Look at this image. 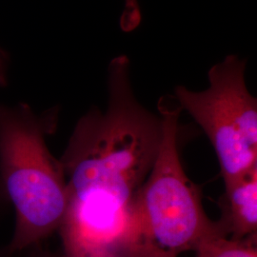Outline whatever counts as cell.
I'll return each mask as SVG.
<instances>
[{"mask_svg":"<svg viewBox=\"0 0 257 257\" xmlns=\"http://www.w3.org/2000/svg\"><path fill=\"white\" fill-rule=\"evenodd\" d=\"M107 85L106 110L92 107L78 120L59 163L68 200L92 197L133 209L156 162L163 124L137 99L127 55L111 59Z\"/></svg>","mask_w":257,"mask_h":257,"instance_id":"1","label":"cell"},{"mask_svg":"<svg viewBox=\"0 0 257 257\" xmlns=\"http://www.w3.org/2000/svg\"><path fill=\"white\" fill-rule=\"evenodd\" d=\"M157 107L163 137L156 162L134 199L128 257H177L211 236H227L220 223L208 217L198 187L184 171L178 150L183 110L174 95L162 96Z\"/></svg>","mask_w":257,"mask_h":257,"instance_id":"2","label":"cell"},{"mask_svg":"<svg viewBox=\"0 0 257 257\" xmlns=\"http://www.w3.org/2000/svg\"><path fill=\"white\" fill-rule=\"evenodd\" d=\"M55 114L38 117L27 105H0V174L16 211L10 251L29 248L59 230L68 206L64 175L45 135Z\"/></svg>","mask_w":257,"mask_h":257,"instance_id":"3","label":"cell"},{"mask_svg":"<svg viewBox=\"0 0 257 257\" xmlns=\"http://www.w3.org/2000/svg\"><path fill=\"white\" fill-rule=\"evenodd\" d=\"M246 66L237 55H227L210 69L206 90L175 89V100L211 141L224 184L257 166V100L246 84Z\"/></svg>","mask_w":257,"mask_h":257,"instance_id":"4","label":"cell"},{"mask_svg":"<svg viewBox=\"0 0 257 257\" xmlns=\"http://www.w3.org/2000/svg\"><path fill=\"white\" fill-rule=\"evenodd\" d=\"M224 185L218 222L225 234L235 240L256 236L257 166Z\"/></svg>","mask_w":257,"mask_h":257,"instance_id":"5","label":"cell"},{"mask_svg":"<svg viewBox=\"0 0 257 257\" xmlns=\"http://www.w3.org/2000/svg\"><path fill=\"white\" fill-rule=\"evenodd\" d=\"M255 236L235 240L225 235H213L195 248L196 257H257L253 244Z\"/></svg>","mask_w":257,"mask_h":257,"instance_id":"6","label":"cell"},{"mask_svg":"<svg viewBox=\"0 0 257 257\" xmlns=\"http://www.w3.org/2000/svg\"><path fill=\"white\" fill-rule=\"evenodd\" d=\"M7 83V56L0 49V86Z\"/></svg>","mask_w":257,"mask_h":257,"instance_id":"7","label":"cell"}]
</instances>
